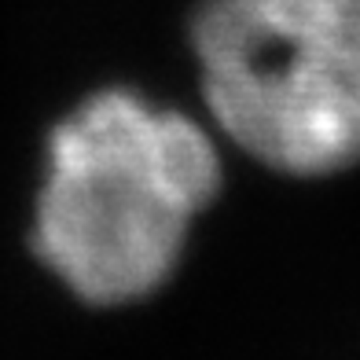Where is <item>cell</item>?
<instances>
[{
    "label": "cell",
    "instance_id": "cell-2",
    "mask_svg": "<svg viewBox=\"0 0 360 360\" xmlns=\"http://www.w3.org/2000/svg\"><path fill=\"white\" fill-rule=\"evenodd\" d=\"M191 48L217 129L261 166L360 162V0H202Z\"/></svg>",
    "mask_w": 360,
    "mask_h": 360
},
{
    "label": "cell",
    "instance_id": "cell-1",
    "mask_svg": "<svg viewBox=\"0 0 360 360\" xmlns=\"http://www.w3.org/2000/svg\"><path fill=\"white\" fill-rule=\"evenodd\" d=\"M221 188L210 133L136 89L81 100L48 136L34 250L89 305H129L176 272Z\"/></svg>",
    "mask_w": 360,
    "mask_h": 360
}]
</instances>
